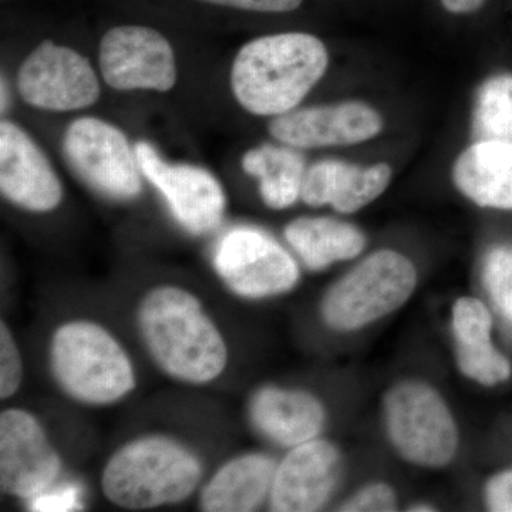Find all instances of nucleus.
<instances>
[{
    "label": "nucleus",
    "mask_w": 512,
    "mask_h": 512,
    "mask_svg": "<svg viewBox=\"0 0 512 512\" xmlns=\"http://www.w3.org/2000/svg\"><path fill=\"white\" fill-rule=\"evenodd\" d=\"M28 504L30 511H79L83 510V495L80 488L74 484H56L55 487L37 495Z\"/></svg>",
    "instance_id": "27"
},
{
    "label": "nucleus",
    "mask_w": 512,
    "mask_h": 512,
    "mask_svg": "<svg viewBox=\"0 0 512 512\" xmlns=\"http://www.w3.org/2000/svg\"><path fill=\"white\" fill-rule=\"evenodd\" d=\"M396 510V494L387 484L377 483L363 487L346 500L340 511L387 512Z\"/></svg>",
    "instance_id": "26"
},
{
    "label": "nucleus",
    "mask_w": 512,
    "mask_h": 512,
    "mask_svg": "<svg viewBox=\"0 0 512 512\" xmlns=\"http://www.w3.org/2000/svg\"><path fill=\"white\" fill-rule=\"evenodd\" d=\"M0 191L16 207L45 214L63 200V188L45 154L16 124H0Z\"/></svg>",
    "instance_id": "15"
},
{
    "label": "nucleus",
    "mask_w": 512,
    "mask_h": 512,
    "mask_svg": "<svg viewBox=\"0 0 512 512\" xmlns=\"http://www.w3.org/2000/svg\"><path fill=\"white\" fill-rule=\"evenodd\" d=\"M212 266L225 289L248 301L292 291L301 276L295 259L278 241L245 225L221 235L212 252Z\"/></svg>",
    "instance_id": "7"
},
{
    "label": "nucleus",
    "mask_w": 512,
    "mask_h": 512,
    "mask_svg": "<svg viewBox=\"0 0 512 512\" xmlns=\"http://www.w3.org/2000/svg\"><path fill=\"white\" fill-rule=\"evenodd\" d=\"M382 128L380 114L360 101L289 111L269 123L272 137L295 148L352 146L372 140Z\"/></svg>",
    "instance_id": "13"
},
{
    "label": "nucleus",
    "mask_w": 512,
    "mask_h": 512,
    "mask_svg": "<svg viewBox=\"0 0 512 512\" xmlns=\"http://www.w3.org/2000/svg\"><path fill=\"white\" fill-rule=\"evenodd\" d=\"M453 181L478 207L512 211V143L471 144L454 163Z\"/></svg>",
    "instance_id": "19"
},
{
    "label": "nucleus",
    "mask_w": 512,
    "mask_h": 512,
    "mask_svg": "<svg viewBox=\"0 0 512 512\" xmlns=\"http://www.w3.org/2000/svg\"><path fill=\"white\" fill-rule=\"evenodd\" d=\"M410 511L430 512V511H434V508H431L430 505H427V504H420V505H414L413 508H410Z\"/></svg>",
    "instance_id": "31"
},
{
    "label": "nucleus",
    "mask_w": 512,
    "mask_h": 512,
    "mask_svg": "<svg viewBox=\"0 0 512 512\" xmlns=\"http://www.w3.org/2000/svg\"><path fill=\"white\" fill-rule=\"evenodd\" d=\"M471 136L476 141L512 143V74L491 76L478 87Z\"/></svg>",
    "instance_id": "23"
},
{
    "label": "nucleus",
    "mask_w": 512,
    "mask_h": 512,
    "mask_svg": "<svg viewBox=\"0 0 512 512\" xmlns=\"http://www.w3.org/2000/svg\"><path fill=\"white\" fill-rule=\"evenodd\" d=\"M340 474L338 448L313 439L292 447L276 467L269 507L278 512H312L325 507Z\"/></svg>",
    "instance_id": "14"
},
{
    "label": "nucleus",
    "mask_w": 512,
    "mask_h": 512,
    "mask_svg": "<svg viewBox=\"0 0 512 512\" xmlns=\"http://www.w3.org/2000/svg\"><path fill=\"white\" fill-rule=\"evenodd\" d=\"M201 2L265 13L292 12L302 5V0H201Z\"/></svg>",
    "instance_id": "29"
},
{
    "label": "nucleus",
    "mask_w": 512,
    "mask_h": 512,
    "mask_svg": "<svg viewBox=\"0 0 512 512\" xmlns=\"http://www.w3.org/2000/svg\"><path fill=\"white\" fill-rule=\"evenodd\" d=\"M390 180L392 168L386 163L359 167L340 160L319 161L305 173L301 200L311 207L332 205L342 214H352L380 197Z\"/></svg>",
    "instance_id": "18"
},
{
    "label": "nucleus",
    "mask_w": 512,
    "mask_h": 512,
    "mask_svg": "<svg viewBox=\"0 0 512 512\" xmlns=\"http://www.w3.org/2000/svg\"><path fill=\"white\" fill-rule=\"evenodd\" d=\"M394 447L421 467L447 466L457 453L458 430L443 397L424 383L399 384L384 399Z\"/></svg>",
    "instance_id": "6"
},
{
    "label": "nucleus",
    "mask_w": 512,
    "mask_h": 512,
    "mask_svg": "<svg viewBox=\"0 0 512 512\" xmlns=\"http://www.w3.org/2000/svg\"><path fill=\"white\" fill-rule=\"evenodd\" d=\"M141 173L161 192L175 221L195 235L210 234L220 227L227 198L220 181L195 165L165 163L151 144H136Z\"/></svg>",
    "instance_id": "11"
},
{
    "label": "nucleus",
    "mask_w": 512,
    "mask_h": 512,
    "mask_svg": "<svg viewBox=\"0 0 512 512\" xmlns=\"http://www.w3.org/2000/svg\"><path fill=\"white\" fill-rule=\"evenodd\" d=\"M416 284L407 256L377 251L332 286L322 303L323 319L333 329L363 328L404 305Z\"/></svg>",
    "instance_id": "5"
},
{
    "label": "nucleus",
    "mask_w": 512,
    "mask_h": 512,
    "mask_svg": "<svg viewBox=\"0 0 512 512\" xmlns=\"http://www.w3.org/2000/svg\"><path fill=\"white\" fill-rule=\"evenodd\" d=\"M285 238L312 271L355 258L366 245L365 235L353 225L322 217L292 221L285 228Z\"/></svg>",
    "instance_id": "21"
},
{
    "label": "nucleus",
    "mask_w": 512,
    "mask_h": 512,
    "mask_svg": "<svg viewBox=\"0 0 512 512\" xmlns=\"http://www.w3.org/2000/svg\"><path fill=\"white\" fill-rule=\"evenodd\" d=\"M64 460L45 424L23 407L0 413V488L29 503L62 481Z\"/></svg>",
    "instance_id": "8"
},
{
    "label": "nucleus",
    "mask_w": 512,
    "mask_h": 512,
    "mask_svg": "<svg viewBox=\"0 0 512 512\" xmlns=\"http://www.w3.org/2000/svg\"><path fill=\"white\" fill-rule=\"evenodd\" d=\"M484 2L485 0H441L448 12L457 13V15L476 12L484 5Z\"/></svg>",
    "instance_id": "30"
},
{
    "label": "nucleus",
    "mask_w": 512,
    "mask_h": 512,
    "mask_svg": "<svg viewBox=\"0 0 512 512\" xmlns=\"http://www.w3.org/2000/svg\"><path fill=\"white\" fill-rule=\"evenodd\" d=\"M252 426L276 446L292 448L318 439L326 413L318 397L305 390L266 386L248 404Z\"/></svg>",
    "instance_id": "16"
},
{
    "label": "nucleus",
    "mask_w": 512,
    "mask_h": 512,
    "mask_svg": "<svg viewBox=\"0 0 512 512\" xmlns=\"http://www.w3.org/2000/svg\"><path fill=\"white\" fill-rule=\"evenodd\" d=\"M204 461L187 441L146 433L124 441L100 473L103 497L120 510L143 512L190 500L204 483Z\"/></svg>",
    "instance_id": "2"
},
{
    "label": "nucleus",
    "mask_w": 512,
    "mask_h": 512,
    "mask_svg": "<svg viewBox=\"0 0 512 512\" xmlns=\"http://www.w3.org/2000/svg\"><path fill=\"white\" fill-rule=\"evenodd\" d=\"M328 49L309 33H279L242 46L231 70V87L242 109L278 117L298 106L328 69Z\"/></svg>",
    "instance_id": "3"
},
{
    "label": "nucleus",
    "mask_w": 512,
    "mask_h": 512,
    "mask_svg": "<svg viewBox=\"0 0 512 512\" xmlns=\"http://www.w3.org/2000/svg\"><path fill=\"white\" fill-rule=\"evenodd\" d=\"M493 318L483 302L458 299L453 308V332L461 372L484 386H495L510 379L511 365L491 342Z\"/></svg>",
    "instance_id": "20"
},
{
    "label": "nucleus",
    "mask_w": 512,
    "mask_h": 512,
    "mask_svg": "<svg viewBox=\"0 0 512 512\" xmlns=\"http://www.w3.org/2000/svg\"><path fill=\"white\" fill-rule=\"evenodd\" d=\"M99 63L104 82L116 90L168 92L177 80L173 47L157 30L117 26L100 42Z\"/></svg>",
    "instance_id": "12"
},
{
    "label": "nucleus",
    "mask_w": 512,
    "mask_h": 512,
    "mask_svg": "<svg viewBox=\"0 0 512 512\" xmlns=\"http://www.w3.org/2000/svg\"><path fill=\"white\" fill-rule=\"evenodd\" d=\"M134 322L144 352L158 372L188 387L220 380L229 365V346L204 302L191 289L158 284L140 296Z\"/></svg>",
    "instance_id": "1"
},
{
    "label": "nucleus",
    "mask_w": 512,
    "mask_h": 512,
    "mask_svg": "<svg viewBox=\"0 0 512 512\" xmlns=\"http://www.w3.org/2000/svg\"><path fill=\"white\" fill-rule=\"evenodd\" d=\"M25 379L22 352L9 323L0 322V399H12L19 393Z\"/></svg>",
    "instance_id": "25"
},
{
    "label": "nucleus",
    "mask_w": 512,
    "mask_h": 512,
    "mask_svg": "<svg viewBox=\"0 0 512 512\" xmlns=\"http://www.w3.org/2000/svg\"><path fill=\"white\" fill-rule=\"evenodd\" d=\"M483 281L495 308L512 329V245H497L488 251Z\"/></svg>",
    "instance_id": "24"
},
{
    "label": "nucleus",
    "mask_w": 512,
    "mask_h": 512,
    "mask_svg": "<svg viewBox=\"0 0 512 512\" xmlns=\"http://www.w3.org/2000/svg\"><path fill=\"white\" fill-rule=\"evenodd\" d=\"M278 463L265 453L249 451L228 458L198 491L204 512L256 511L269 501Z\"/></svg>",
    "instance_id": "17"
},
{
    "label": "nucleus",
    "mask_w": 512,
    "mask_h": 512,
    "mask_svg": "<svg viewBox=\"0 0 512 512\" xmlns=\"http://www.w3.org/2000/svg\"><path fill=\"white\" fill-rule=\"evenodd\" d=\"M20 97L47 111H73L93 106L100 97L96 72L86 57L70 47L46 40L20 66Z\"/></svg>",
    "instance_id": "10"
},
{
    "label": "nucleus",
    "mask_w": 512,
    "mask_h": 512,
    "mask_svg": "<svg viewBox=\"0 0 512 512\" xmlns=\"http://www.w3.org/2000/svg\"><path fill=\"white\" fill-rule=\"evenodd\" d=\"M53 383L70 402L104 409L127 400L137 389L130 353L103 323L73 318L59 323L47 342Z\"/></svg>",
    "instance_id": "4"
},
{
    "label": "nucleus",
    "mask_w": 512,
    "mask_h": 512,
    "mask_svg": "<svg viewBox=\"0 0 512 512\" xmlns=\"http://www.w3.org/2000/svg\"><path fill=\"white\" fill-rule=\"evenodd\" d=\"M64 154L76 174L103 197L130 201L141 192L140 165L126 136L106 121H73L63 140Z\"/></svg>",
    "instance_id": "9"
},
{
    "label": "nucleus",
    "mask_w": 512,
    "mask_h": 512,
    "mask_svg": "<svg viewBox=\"0 0 512 512\" xmlns=\"http://www.w3.org/2000/svg\"><path fill=\"white\" fill-rule=\"evenodd\" d=\"M245 173L259 181V194L266 207L286 210L301 198L305 161L286 147L265 144L242 158Z\"/></svg>",
    "instance_id": "22"
},
{
    "label": "nucleus",
    "mask_w": 512,
    "mask_h": 512,
    "mask_svg": "<svg viewBox=\"0 0 512 512\" xmlns=\"http://www.w3.org/2000/svg\"><path fill=\"white\" fill-rule=\"evenodd\" d=\"M485 501L491 511L512 512V470L497 474L488 481Z\"/></svg>",
    "instance_id": "28"
}]
</instances>
